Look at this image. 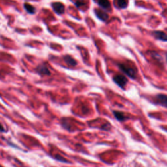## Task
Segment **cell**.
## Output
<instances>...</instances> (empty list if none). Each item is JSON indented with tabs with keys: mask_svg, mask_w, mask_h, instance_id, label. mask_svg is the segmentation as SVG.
Instances as JSON below:
<instances>
[{
	"mask_svg": "<svg viewBox=\"0 0 167 167\" xmlns=\"http://www.w3.org/2000/svg\"><path fill=\"white\" fill-rule=\"evenodd\" d=\"M118 67L119 69L129 78L132 79H135L136 78L137 71H135V69H133L132 67L129 66V65L124 64H118Z\"/></svg>",
	"mask_w": 167,
	"mask_h": 167,
	"instance_id": "1",
	"label": "cell"
},
{
	"mask_svg": "<svg viewBox=\"0 0 167 167\" xmlns=\"http://www.w3.org/2000/svg\"><path fill=\"white\" fill-rule=\"evenodd\" d=\"M114 82L118 85L119 87L123 89L127 83V79L125 76L121 74H117L113 78Z\"/></svg>",
	"mask_w": 167,
	"mask_h": 167,
	"instance_id": "2",
	"label": "cell"
},
{
	"mask_svg": "<svg viewBox=\"0 0 167 167\" xmlns=\"http://www.w3.org/2000/svg\"><path fill=\"white\" fill-rule=\"evenodd\" d=\"M54 11L58 15H62L65 12V6L60 2H54L52 4Z\"/></svg>",
	"mask_w": 167,
	"mask_h": 167,
	"instance_id": "3",
	"label": "cell"
},
{
	"mask_svg": "<svg viewBox=\"0 0 167 167\" xmlns=\"http://www.w3.org/2000/svg\"><path fill=\"white\" fill-rule=\"evenodd\" d=\"M36 72L40 75H50L51 73L44 64H40L36 68Z\"/></svg>",
	"mask_w": 167,
	"mask_h": 167,
	"instance_id": "4",
	"label": "cell"
},
{
	"mask_svg": "<svg viewBox=\"0 0 167 167\" xmlns=\"http://www.w3.org/2000/svg\"><path fill=\"white\" fill-rule=\"evenodd\" d=\"M153 35L157 40H162V41L166 42L167 40V37L165 33L161 31H155L153 32Z\"/></svg>",
	"mask_w": 167,
	"mask_h": 167,
	"instance_id": "5",
	"label": "cell"
},
{
	"mask_svg": "<svg viewBox=\"0 0 167 167\" xmlns=\"http://www.w3.org/2000/svg\"><path fill=\"white\" fill-rule=\"evenodd\" d=\"M95 13L97 17H98V19L102 20V21H107L108 19V15L101 10L95 9Z\"/></svg>",
	"mask_w": 167,
	"mask_h": 167,
	"instance_id": "6",
	"label": "cell"
},
{
	"mask_svg": "<svg viewBox=\"0 0 167 167\" xmlns=\"http://www.w3.org/2000/svg\"><path fill=\"white\" fill-rule=\"evenodd\" d=\"M157 103L166 107V96L163 94H159L156 96Z\"/></svg>",
	"mask_w": 167,
	"mask_h": 167,
	"instance_id": "7",
	"label": "cell"
},
{
	"mask_svg": "<svg viewBox=\"0 0 167 167\" xmlns=\"http://www.w3.org/2000/svg\"><path fill=\"white\" fill-rule=\"evenodd\" d=\"M98 4L101 7L107 11H109L111 7V5L108 0H98Z\"/></svg>",
	"mask_w": 167,
	"mask_h": 167,
	"instance_id": "8",
	"label": "cell"
},
{
	"mask_svg": "<svg viewBox=\"0 0 167 167\" xmlns=\"http://www.w3.org/2000/svg\"><path fill=\"white\" fill-rule=\"evenodd\" d=\"M63 58H64L65 62L67 63V64H68L69 65H70V66H76V65H77V62H76L71 56L69 55L64 56V57H63Z\"/></svg>",
	"mask_w": 167,
	"mask_h": 167,
	"instance_id": "9",
	"label": "cell"
},
{
	"mask_svg": "<svg viewBox=\"0 0 167 167\" xmlns=\"http://www.w3.org/2000/svg\"><path fill=\"white\" fill-rule=\"evenodd\" d=\"M24 7L27 12L30 13V14H34V13H35L36 11L35 8L33 5H30V4H29L28 3H25Z\"/></svg>",
	"mask_w": 167,
	"mask_h": 167,
	"instance_id": "10",
	"label": "cell"
},
{
	"mask_svg": "<svg viewBox=\"0 0 167 167\" xmlns=\"http://www.w3.org/2000/svg\"><path fill=\"white\" fill-rule=\"evenodd\" d=\"M116 3L119 8L125 9L128 5V0H116Z\"/></svg>",
	"mask_w": 167,
	"mask_h": 167,
	"instance_id": "11",
	"label": "cell"
},
{
	"mask_svg": "<svg viewBox=\"0 0 167 167\" xmlns=\"http://www.w3.org/2000/svg\"><path fill=\"white\" fill-rule=\"evenodd\" d=\"M114 116L116 117V118L118 119V121H123L125 119V116L123 112H118V111H114Z\"/></svg>",
	"mask_w": 167,
	"mask_h": 167,
	"instance_id": "12",
	"label": "cell"
},
{
	"mask_svg": "<svg viewBox=\"0 0 167 167\" xmlns=\"http://www.w3.org/2000/svg\"><path fill=\"white\" fill-rule=\"evenodd\" d=\"M152 56L153 58H155V59H156L157 60H159V59H161V57L159 56V54H157L156 52H152Z\"/></svg>",
	"mask_w": 167,
	"mask_h": 167,
	"instance_id": "13",
	"label": "cell"
},
{
	"mask_svg": "<svg viewBox=\"0 0 167 167\" xmlns=\"http://www.w3.org/2000/svg\"><path fill=\"white\" fill-rule=\"evenodd\" d=\"M84 3V1H83V0H78V1L75 3V4L77 7H80L83 5Z\"/></svg>",
	"mask_w": 167,
	"mask_h": 167,
	"instance_id": "14",
	"label": "cell"
},
{
	"mask_svg": "<svg viewBox=\"0 0 167 167\" xmlns=\"http://www.w3.org/2000/svg\"><path fill=\"white\" fill-rule=\"evenodd\" d=\"M5 131V129H4L3 125L0 123V131Z\"/></svg>",
	"mask_w": 167,
	"mask_h": 167,
	"instance_id": "15",
	"label": "cell"
}]
</instances>
